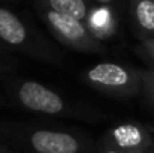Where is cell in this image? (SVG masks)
I'll list each match as a JSON object with an SVG mask.
<instances>
[{
	"label": "cell",
	"instance_id": "obj_1",
	"mask_svg": "<svg viewBox=\"0 0 154 153\" xmlns=\"http://www.w3.org/2000/svg\"><path fill=\"white\" fill-rule=\"evenodd\" d=\"M0 143L29 153H94L97 144L85 134L26 123H0Z\"/></svg>",
	"mask_w": 154,
	"mask_h": 153
},
{
	"label": "cell",
	"instance_id": "obj_2",
	"mask_svg": "<svg viewBox=\"0 0 154 153\" xmlns=\"http://www.w3.org/2000/svg\"><path fill=\"white\" fill-rule=\"evenodd\" d=\"M0 42L39 62L60 63L63 54L17 12L0 6Z\"/></svg>",
	"mask_w": 154,
	"mask_h": 153
},
{
	"label": "cell",
	"instance_id": "obj_3",
	"mask_svg": "<svg viewBox=\"0 0 154 153\" xmlns=\"http://www.w3.org/2000/svg\"><path fill=\"white\" fill-rule=\"evenodd\" d=\"M11 99L27 111L50 117H82L87 113L72 105L63 95L35 80H14L8 84Z\"/></svg>",
	"mask_w": 154,
	"mask_h": 153
},
{
	"label": "cell",
	"instance_id": "obj_4",
	"mask_svg": "<svg viewBox=\"0 0 154 153\" xmlns=\"http://www.w3.org/2000/svg\"><path fill=\"white\" fill-rule=\"evenodd\" d=\"M82 80L91 89L117 99L136 96L142 89V72L115 62H100L87 68Z\"/></svg>",
	"mask_w": 154,
	"mask_h": 153
},
{
	"label": "cell",
	"instance_id": "obj_5",
	"mask_svg": "<svg viewBox=\"0 0 154 153\" xmlns=\"http://www.w3.org/2000/svg\"><path fill=\"white\" fill-rule=\"evenodd\" d=\"M33 8L39 18L44 21L47 29L50 30L54 39H57L61 45L81 53L90 54H105L106 47L99 39H96L91 32L87 29L85 23L76 21L58 12L50 11L41 6L38 2L33 3Z\"/></svg>",
	"mask_w": 154,
	"mask_h": 153
},
{
	"label": "cell",
	"instance_id": "obj_6",
	"mask_svg": "<svg viewBox=\"0 0 154 153\" xmlns=\"http://www.w3.org/2000/svg\"><path fill=\"white\" fill-rule=\"evenodd\" d=\"M153 137L142 125L124 122L111 126L97 141V149H114L126 153H148Z\"/></svg>",
	"mask_w": 154,
	"mask_h": 153
},
{
	"label": "cell",
	"instance_id": "obj_7",
	"mask_svg": "<svg viewBox=\"0 0 154 153\" xmlns=\"http://www.w3.org/2000/svg\"><path fill=\"white\" fill-rule=\"evenodd\" d=\"M117 24H118V17L114 9V3L111 2L93 3L90 14L85 20V26L96 39L102 42L103 39L112 38L117 32Z\"/></svg>",
	"mask_w": 154,
	"mask_h": 153
},
{
	"label": "cell",
	"instance_id": "obj_8",
	"mask_svg": "<svg viewBox=\"0 0 154 153\" xmlns=\"http://www.w3.org/2000/svg\"><path fill=\"white\" fill-rule=\"evenodd\" d=\"M130 15L133 26L141 38L145 41L154 39V2L138 0L130 3Z\"/></svg>",
	"mask_w": 154,
	"mask_h": 153
},
{
	"label": "cell",
	"instance_id": "obj_9",
	"mask_svg": "<svg viewBox=\"0 0 154 153\" xmlns=\"http://www.w3.org/2000/svg\"><path fill=\"white\" fill-rule=\"evenodd\" d=\"M38 3L50 11L58 12L81 23H85L93 6V3L87 0H41Z\"/></svg>",
	"mask_w": 154,
	"mask_h": 153
},
{
	"label": "cell",
	"instance_id": "obj_10",
	"mask_svg": "<svg viewBox=\"0 0 154 153\" xmlns=\"http://www.w3.org/2000/svg\"><path fill=\"white\" fill-rule=\"evenodd\" d=\"M142 87L147 90V95L154 102V71L142 72Z\"/></svg>",
	"mask_w": 154,
	"mask_h": 153
},
{
	"label": "cell",
	"instance_id": "obj_11",
	"mask_svg": "<svg viewBox=\"0 0 154 153\" xmlns=\"http://www.w3.org/2000/svg\"><path fill=\"white\" fill-rule=\"evenodd\" d=\"M144 48H145V51H147L151 57H154V39L145 41V42H144Z\"/></svg>",
	"mask_w": 154,
	"mask_h": 153
},
{
	"label": "cell",
	"instance_id": "obj_12",
	"mask_svg": "<svg viewBox=\"0 0 154 153\" xmlns=\"http://www.w3.org/2000/svg\"><path fill=\"white\" fill-rule=\"evenodd\" d=\"M0 153H17L14 149H11L9 146H5L3 143H0Z\"/></svg>",
	"mask_w": 154,
	"mask_h": 153
},
{
	"label": "cell",
	"instance_id": "obj_13",
	"mask_svg": "<svg viewBox=\"0 0 154 153\" xmlns=\"http://www.w3.org/2000/svg\"><path fill=\"white\" fill-rule=\"evenodd\" d=\"M99 153H126V152H121V150H114V149H102V150H99Z\"/></svg>",
	"mask_w": 154,
	"mask_h": 153
},
{
	"label": "cell",
	"instance_id": "obj_14",
	"mask_svg": "<svg viewBox=\"0 0 154 153\" xmlns=\"http://www.w3.org/2000/svg\"><path fill=\"white\" fill-rule=\"evenodd\" d=\"M6 66H8V63H6V62H5V60L0 57V74H3V71L6 69Z\"/></svg>",
	"mask_w": 154,
	"mask_h": 153
},
{
	"label": "cell",
	"instance_id": "obj_15",
	"mask_svg": "<svg viewBox=\"0 0 154 153\" xmlns=\"http://www.w3.org/2000/svg\"><path fill=\"white\" fill-rule=\"evenodd\" d=\"M5 105H6V102H5V99L0 96V108H2V107H5Z\"/></svg>",
	"mask_w": 154,
	"mask_h": 153
}]
</instances>
